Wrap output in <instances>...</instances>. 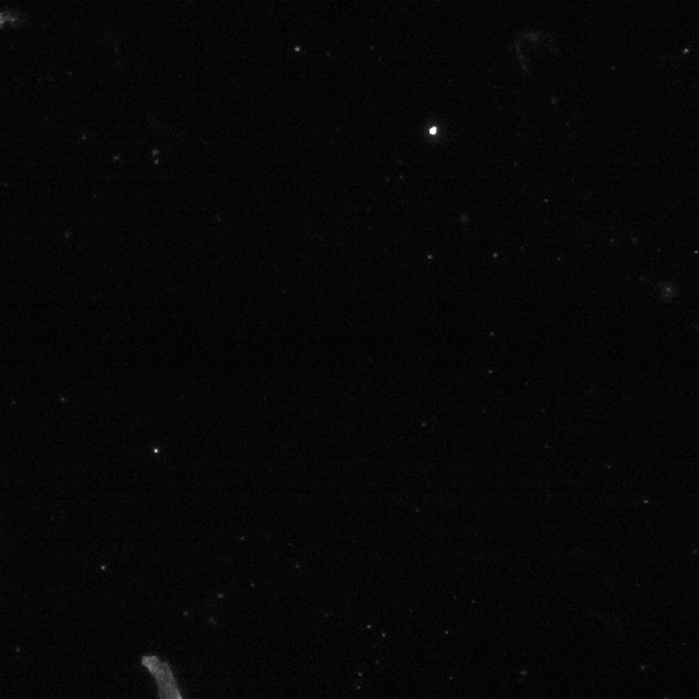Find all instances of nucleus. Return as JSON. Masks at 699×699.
Here are the masks:
<instances>
[{
    "instance_id": "obj_1",
    "label": "nucleus",
    "mask_w": 699,
    "mask_h": 699,
    "mask_svg": "<svg viewBox=\"0 0 699 699\" xmlns=\"http://www.w3.org/2000/svg\"><path fill=\"white\" fill-rule=\"evenodd\" d=\"M143 665L148 668L149 672L155 677L158 688H160V697L162 698H182L179 693L177 683H175L173 672L167 663L161 662L157 657L148 655L143 658Z\"/></svg>"
}]
</instances>
